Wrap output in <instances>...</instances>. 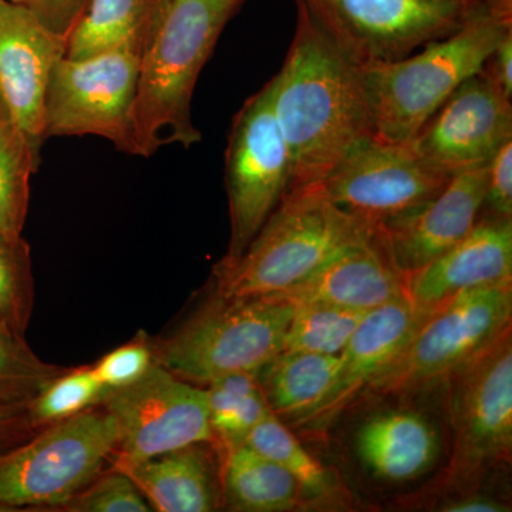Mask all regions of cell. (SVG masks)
Wrapping results in <instances>:
<instances>
[{"label":"cell","mask_w":512,"mask_h":512,"mask_svg":"<svg viewBox=\"0 0 512 512\" xmlns=\"http://www.w3.org/2000/svg\"><path fill=\"white\" fill-rule=\"evenodd\" d=\"M221 491L231 511L285 512L306 505L295 478L245 444L221 458Z\"/></svg>","instance_id":"cb8c5ba5"},{"label":"cell","mask_w":512,"mask_h":512,"mask_svg":"<svg viewBox=\"0 0 512 512\" xmlns=\"http://www.w3.org/2000/svg\"><path fill=\"white\" fill-rule=\"evenodd\" d=\"M171 0H90L67 36L66 56L128 50L141 56L163 23Z\"/></svg>","instance_id":"7402d4cb"},{"label":"cell","mask_w":512,"mask_h":512,"mask_svg":"<svg viewBox=\"0 0 512 512\" xmlns=\"http://www.w3.org/2000/svg\"><path fill=\"white\" fill-rule=\"evenodd\" d=\"M107 392L92 366L67 367L55 377L36 399L26 407L32 429H45L99 406L106 399Z\"/></svg>","instance_id":"f546056e"},{"label":"cell","mask_w":512,"mask_h":512,"mask_svg":"<svg viewBox=\"0 0 512 512\" xmlns=\"http://www.w3.org/2000/svg\"><path fill=\"white\" fill-rule=\"evenodd\" d=\"M117 429L101 404L0 450V512L59 511L103 473Z\"/></svg>","instance_id":"8992f818"},{"label":"cell","mask_w":512,"mask_h":512,"mask_svg":"<svg viewBox=\"0 0 512 512\" xmlns=\"http://www.w3.org/2000/svg\"><path fill=\"white\" fill-rule=\"evenodd\" d=\"M340 355L282 350L258 372L272 413L298 427L328 397L338 377Z\"/></svg>","instance_id":"603a6c76"},{"label":"cell","mask_w":512,"mask_h":512,"mask_svg":"<svg viewBox=\"0 0 512 512\" xmlns=\"http://www.w3.org/2000/svg\"><path fill=\"white\" fill-rule=\"evenodd\" d=\"M208 444H191L116 470L136 484L151 511H215L222 504L221 470Z\"/></svg>","instance_id":"ffe728a7"},{"label":"cell","mask_w":512,"mask_h":512,"mask_svg":"<svg viewBox=\"0 0 512 512\" xmlns=\"http://www.w3.org/2000/svg\"><path fill=\"white\" fill-rule=\"evenodd\" d=\"M66 369L40 359L26 339L0 329V409H26Z\"/></svg>","instance_id":"4dcf8cb0"},{"label":"cell","mask_w":512,"mask_h":512,"mask_svg":"<svg viewBox=\"0 0 512 512\" xmlns=\"http://www.w3.org/2000/svg\"><path fill=\"white\" fill-rule=\"evenodd\" d=\"M510 30L512 13L480 0L456 32L427 43L416 55L360 63L376 136L410 143L457 87L480 73Z\"/></svg>","instance_id":"3957f363"},{"label":"cell","mask_w":512,"mask_h":512,"mask_svg":"<svg viewBox=\"0 0 512 512\" xmlns=\"http://www.w3.org/2000/svg\"><path fill=\"white\" fill-rule=\"evenodd\" d=\"M484 207L488 215L512 220V140L507 141L488 163Z\"/></svg>","instance_id":"836d02e7"},{"label":"cell","mask_w":512,"mask_h":512,"mask_svg":"<svg viewBox=\"0 0 512 512\" xmlns=\"http://www.w3.org/2000/svg\"><path fill=\"white\" fill-rule=\"evenodd\" d=\"M512 281L458 293L426 316L370 390L406 396L460 372L511 330Z\"/></svg>","instance_id":"52a82bcc"},{"label":"cell","mask_w":512,"mask_h":512,"mask_svg":"<svg viewBox=\"0 0 512 512\" xmlns=\"http://www.w3.org/2000/svg\"><path fill=\"white\" fill-rule=\"evenodd\" d=\"M242 0H171L156 36L140 56L133 133L136 156L151 157L161 147L191 148L201 133L191 104L198 77L222 30Z\"/></svg>","instance_id":"7a4b0ae2"},{"label":"cell","mask_w":512,"mask_h":512,"mask_svg":"<svg viewBox=\"0 0 512 512\" xmlns=\"http://www.w3.org/2000/svg\"><path fill=\"white\" fill-rule=\"evenodd\" d=\"M35 305V278L28 241L0 234V329L26 339Z\"/></svg>","instance_id":"f1b7e54d"},{"label":"cell","mask_w":512,"mask_h":512,"mask_svg":"<svg viewBox=\"0 0 512 512\" xmlns=\"http://www.w3.org/2000/svg\"><path fill=\"white\" fill-rule=\"evenodd\" d=\"M291 156L272 107L271 83L249 97L232 120L225 184L231 220L228 252L221 264L244 254L288 191Z\"/></svg>","instance_id":"9c48e42d"},{"label":"cell","mask_w":512,"mask_h":512,"mask_svg":"<svg viewBox=\"0 0 512 512\" xmlns=\"http://www.w3.org/2000/svg\"><path fill=\"white\" fill-rule=\"evenodd\" d=\"M480 73L497 86L504 96L512 99V30L505 33L485 59Z\"/></svg>","instance_id":"d590c367"},{"label":"cell","mask_w":512,"mask_h":512,"mask_svg":"<svg viewBox=\"0 0 512 512\" xmlns=\"http://www.w3.org/2000/svg\"><path fill=\"white\" fill-rule=\"evenodd\" d=\"M512 281V220L487 215L439 258L409 275L407 296L433 311L458 293Z\"/></svg>","instance_id":"d6986e66"},{"label":"cell","mask_w":512,"mask_h":512,"mask_svg":"<svg viewBox=\"0 0 512 512\" xmlns=\"http://www.w3.org/2000/svg\"><path fill=\"white\" fill-rule=\"evenodd\" d=\"M510 140L511 99L477 73L457 87L410 143L427 163L453 175L487 165Z\"/></svg>","instance_id":"5bb4252c"},{"label":"cell","mask_w":512,"mask_h":512,"mask_svg":"<svg viewBox=\"0 0 512 512\" xmlns=\"http://www.w3.org/2000/svg\"><path fill=\"white\" fill-rule=\"evenodd\" d=\"M487 177L488 164L453 174L436 197L380 225L404 274L420 271L473 229L484 208Z\"/></svg>","instance_id":"2e32d148"},{"label":"cell","mask_w":512,"mask_h":512,"mask_svg":"<svg viewBox=\"0 0 512 512\" xmlns=\"http://www.w3.org/2000/svg\"><path fill=\"white\" fill-rule=\"evenodd\" d=\"M407 279L394 261L382 228L330 258L284 298L292 303L323 302L352 311L370 312L407 296Z\"/></svg>","instance_id":"ac0fdd59"},{"label":"cell","mask_w":512,"mask_h":512,"mask_svg":"<svg viewBox=\"0 0 512 512\" xmlns=\"http://www.w3.org/2000/svg\"><path fill=\"white\" fill-rule=\"evenodd\" d=\"M430 312L409 298L367 312L340 353L338 377L328 397L298 427L325 433L363 390L370 389Z\"/></svg>","instance_id":"e0dca14e"},{"label":"cell","mask_w":512,"mask_h":512,"mask_svg":"<svg viewBox=\"0 0 512 512\" xmlns=\"http://www.w3.org/2000/svg\"><path fill=\"white\" fill-rule=\"evenodd\" d=\"M245 446L284 467L301 487L303 500L308 507L316 504L336 505L345 500L346 491L335 471L316 460L274 413L265 417L251 431Z\"/></svg>","instance_id":"d4e9b609"},{"label":"cell","mask_w":512,"mask_h":512,"mask_svg":"<svg viewBox=\"0 0 512 512\" xmlns=\"http://www.w3.org/2000/svg\"><path fill=\"white\" fill-rule=\"evenodd\" d=\"M140 55L128 50L64 56L53 69L45 101V138L97 136L136 156L133 106Z\"/></svg>","instance_id":"30bf717a"},{"label":"cell","mask_w":512,"mask_h":512,"mask_svg":"<svg viewBox=\"0 0 512 512\" xmlns=\"http://www.w3.org/2000/svg\"><path fill=\"white\" fill-rule=\"evenodd\" d=\"M32 10L47 29L56 35H70L76 23L82 18L90 0H15Z\"/></svg>","instance_id":"e575fe53"},{"label":"cell","mask_w":512,"mask_h":512,"mask_svg":"<svg viewBox=\"0 0 512 512\" xmlns=\"http://www.w3.org/2000/svg\"><path fill=\"white\" fill-rule=\"evenodd\" d=\"M101 406L117 429L113 468L214 441L205 389L158 363L138 382L107 394Z\"/></svg>","instance_id":"8fae6325"},{"label":"cell","mask_w":512,"mask_h":512,"mask_svg":"<svg viewBox=\"0 0 512 512\" xmlns=\"http://www.w3.org/2000/svg\"><path fill=\"white\" fill-rule=\"evenodd\" d=\"M355 448L373 476L403 483L423 476L436 463L439 437L420 413L389 410L375 414L360 426Z\"/></svg>","instance_id":"44dd1931"},{"label":"cell","mask_w":512,"mask_h":512,"mask_svg":"<svg viewBox=\"0 0 512 512\" xmlns=\"http://www.w3.org/2000/svg\"><path fill=\"white\" fill-rule=\"evenodd\" d=\"M66 512H150L146 498L126 474L111 468L60 507Z\"/></svg>","instance_id":"1f68e13d"},{"label":"cell","mask_w":512,"mask_h":512,"mask_svg":"<svg viewBox=\"0 0 512 512\" xmlns=\"http://www.w3.org/2000/svg\"><path fill=\"white\" fill-rule=\"evenodd\" d=\"M153 339L144 332L97 360L92 369L101 386L111 393L138 382L156 365Z\"/></svg>","instance_id":"d6a6232c"},{"label":"cell","mask_w":512,"mask_h":512,"mask_svg":"<svg viewBox=\"0 0 512 512\" xmlns=\"http://www.w3.org/2000/svg\"><path fill=\"white\" fill-rule=\"evenodd\" d=\"M296 6L291 47L284 66L269 80L272 107L291 156L288 191L322 184L356 144L375 136L360 62L301 0Z\"/></svg>","instance_id":"6da1fadb"},{"label":"cell","mask_w":512,"mask_h":512,"mask_svg":"<svg viewBox=\"0 0 512 512\" xmlns=\"http://www.w3.org/2000/svg\"><path fill=\"white\" fill-rule=\"evenodd\" d=\"M284 350L338 356L346 348L367 312L323 302L293 303Z\"/></svg>","instance_id":"83f0119b"},{"label":"cell","mask_w":512,"mask_h":512,"mask_svg":"<svg viewBox=\"0 0 512 512\" xmlns=\"http://www.w3.org/2000/svg\"><path fill=\"white\" fill-rule=\"evenodd\" d=\"M39 165L40 151L0 97V234L22 235L28 218L30 178Z\"/></svg>","instance_id":"4316f807"},{"label":"cell","mask_w":512,"mask_h":512,"mask_svg":"<svg viewBox=\"0 0 512 512\" xmlns=\"http://www.w3.org/2000/svg\"><path fill=\"white\" fill-rule=\"evenodd\" d=\"M450 177L427 163L412 143L375 134L356 144L320 185L342 210L382 225L436 197Z\"/></svg>","instance_id":"4fadbf2b"},{"label":"cell","mask_w":512,"mask_h":512,"mask_svg":"<svg viewBox=\"0 0 512 512\" xmlns=\"http://www.w3.org/2000/svg\"><path fill=\"white\" fill-rule=\"evenodd\" d=\"M208 410L220 460L235 448L244 446L251 431L272 414L266 402L258 373L241 372L218 377L207 384Z\"/></svg>","instance_id":"484cf974"},{"label":"cell","mask_w":512,"mask_h":512,"mask_svg":"<svg viewBox=\"0 0 512 512\" xmlns=\"http://www.w3.org/2000/svg\"><path fill=\"white\" fill-rule=\"evenodd\" d=\"M441 512H507L510 507L504 501L476 490L460 491L457 497H447L437 504Z\"/></svg>","instance_id":"8d00e7d4"},{"label":"cell","mask_w":512,"mask_h":512,"mask_svg":"<svg viewBox=\"0 0 512 512\" xmlns=\"http://www.w3.org/2000/svg\"><path fill=\"white\" fill-rule=\"evenodd\" d=\"M377 227L330 201L320 184L295 188L286 192L237 261L215 266L214 292L285 296Z\"/></svg>","instance_id":"277c9868"},{"label":"cell","mask_w":512,"mask_h":512,"mask_svg":"<svg viewBox=\"0 0 512 512\" xmlns=\"http://www.w3.org/2000/svg\"><path fill=\"white\" fill-rule=\"evenodd\" d=\"M453 454L444 487L476 490L512 453L511 330L447 380Z\"/></svg>","instance_id":"ba28073f"},{"label":"cell","mask_w":512,"mask_h":512,"mask_svg":"<svg viewBox=\"0 0 512 512\" xmlns=\"http://www.w3.org/2000/svg\"><path fill=\"white\" fill-rule=\"evenodd\" d=\"M66 50V37L47 29L32 10L0 0V97L39 151L46 140L47 86Z\"/></svg>","instance_id":"9a60e30c"},{"label":"cell","mask_w":512,"mask_h":512,"mask_svg":"<svg viewBox=\"0 0 512 512\" xmlns=\"http://www.w3.org/2000/svg\"><path fill=\"white\" fill-rule=\"evenodd\" d=\"M357 62L399 60L456 32L480 0H301Z\"/></svg>","instance_id":"7c38bea8"},{"label":"cell","mask_w":512,"mask_h":512,"mask_svg":"<svg viewBox=\"0 0 512 512\" xmlns=\"http://www.w3.org/2000/svg\"><path fill=\"white\" fill-rule=\"evenodd\" d=\"M35 433L26 409H0V450L22 443Z\"/></svg>","instance_id":"74e56055"},{"label":"cell","mask_w":512,"mask_h":512,"mask_svg":"<svg viewBox=\"0 0 512 512\" xmlns=\"http://www.w3.org/2000/svg\"><path fill=\"white\" fill-rule=\"evenodd\" d=\"M293 309L284 296L214 292L170 336L153 339L156 362L197 386L231 373H258L284 350Z\"/></svg>","instance_id":"5b68a950"}]
</instances>
